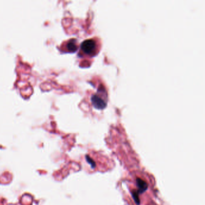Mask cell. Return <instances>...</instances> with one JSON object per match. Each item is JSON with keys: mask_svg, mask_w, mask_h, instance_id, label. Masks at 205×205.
Returning a JSON list of instances; mask_svg holds the SVG:
<instances>
[{"mask_svg": "<svg viewBox=\"0 0 205 205\" xmlns=\"http://www.w3.org/2000/svg\"><path fill=\"white\" fill-rule=\"evenodd\" d=\"M81 48L85 54L93 55H94V53L96 52L97 49L96 42L93 39L86 40L81 43Z\"/></svg>", "mask_w": 205, "mask_h": 205, "instance_id": "1", "label": "cell"}, {"mask_svg": "<svg viewBox=\"0 0 205 205\" xmlns=\"http://www.w3.org/2000/svg\"><path fill=\"white\" fill-rule=\"evenodd\" d=\"M91 103L98 110H102L107 106V101H105L101 96L98 95H93L91 97Z\"/></svg>", "mask_w": 205, "mask_h": 205, "instance_id": "2", "label": "cell"}, {"mask_svg": "<svg viewBox=\"0 0 205 205\" xmlns=\"http://www.w3.org/2000/svg\"><path fill=\"white\" fill-rule=\"evenodd\" d=\"M136 182H137V187L139 188V191L140 193L144 192L147 189V184L143 180L141 179L140 178H137Z\"/></svg>", "mask_w": 205, "mask_h": 205, "instance_id": "3", "label": "cell"}, {"mask_svg": "<svg viewBox=\"0 0 205 205\" xmlns=\"http://www.w3.org/2000/svg\"><path fill=\"white\" fill-rule=\"evenodd\" d=\"M67 48L70 52H74L76 51L78 49L77 45V40L75 39H70L67 44Z\"/></svg>", "mask_w": 205, "mask_h": 205, "instance_id": "4", "label": "cell"}, {"mask_svg": "<svg viewBox=\"0 0 205 205\" xmlns=\"http://www.w3.org/2000/svg\"><path fill=\"white\" fill-rule=\"evenodd\" d=\"M132 197H133L135 202L136 203V204L139 205L140 202V199H139V193L137 191H134L132 192Z\"/></svg>", "mask_w": 205, "mask_h": 205, "instance_id": "5", "label": "cell"}, {"mask_svg": "<svg viewBox=\"0 0 205 205\" xmlns=\"http://www.w3.org/2000/svg\"><path fill=\"white\" fill-rule=\"evenodd\" d=\"M86 159H87V162H88V163L90 164V165L91 166V167H92V168H94L95 166H96V164H95L94 161H93L90 157L88 156H87Z\"/></svg>", "mask_w": 205, "mask_h": 205, "instance_id": "6", "label": "cell"}]
</instances>
